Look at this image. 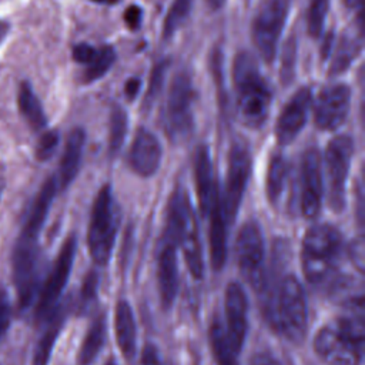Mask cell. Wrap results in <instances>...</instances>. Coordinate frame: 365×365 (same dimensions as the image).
I'll list each match as a JSON object with an SVG mask.
<instances>
[{
    "label": "cell",
    "mask_w": 365,
    "mask_h": 365,
    "mask_svg": "<svg viewBox=\"0 0 365 365\" xmlns=\"http://www.w3.org/2000/svg\"><path fill=\"white\" fill-rule=\"evenodd\" d=\"M342 248L339 231L331 224L312 225L302 241L301 264L305 278L318 284L335 268Z\"/></svg>",
    "instance_id": "obj_4"
},
{
    "label": "cell",
    "mask_w": 365,
    "mask_h": 365,
    "mask_svg": "<svg viewBox=\"0 0 365 365\" xmlns=\"http://www.w3.org/2000/svg\"><path fill=\"white\" fill-rule=\"evenodd\" d=\"M107 365H115V364H113V362H108V364H107Z\"/></svg>",
    "instance_id": "obj_47"
},
{
    "label": "cell",
    "mask_w": 365,
    "mask_h": 365,
    "mask_svg": "<svg viewBox=\"0 0 365 365\" xmlns=\"http://www.w3.org/2000/svg\"><path fill=\"white\" fill-rule=\"evenodd\" d=\"M194 101L192 78L188 71L181 70L171 80L164 108V128L171 141L180 143L191 135L194 128Z\"/></svg>",
    "instance_id": "obj_6"
},
{
    "label": "cell",
    "mask_w": 365,
    "mask_h": 365,
    "mask_svg": "<svg viewBox=\"0 0 365 365\" xmlns=\"http://www.w3.org/2000/svg\"><path fill=\"white\" fill-rule=\"evenodd\" d=\"M324 195V173H322V155L311 147L305 150L301 161V195L299 205L305 218H314L318 215L322 205Z\"/></svg>",
    "instance_id": "obj_13"
},
{
    "label": "cell",
    "mask_w": 365,
    "mask_h": 365,
    "mask_svg": "<svg viewBox=\"0 0 365 365\" xmlns=\"http://www.w3.org/2000/svg\"><path fill=\"white\" fill-rule=\"evenodd\" d=\"M97 3H104V4H113V3H117L118 0H94Z\"/></svg>",
    "instance_id": "obj_46"
},
{
    "label": "cell",
    "mask_w": 365,
    "mask_h": 365,
    "mask_svg": "<svg viewBox=\"0 0 365 365\" xmlns=\"http://www.w3.org/2000/svg\"><path fill=\"white\" fill-rule=\"evenodd\" d=\"M248 365H281L272 355L265 354V352H259L257 355H254L250 359Z\"/></svg>",
    "instance_id": "obj_41"
},
{
    "label": "cell",
    "mask_w": 365,
    "mask_h": 365,
    "mask_svg": "<svg viewBox=\"0 0 365 365\" xmlns=\"http://www.w3.org/2000/svg\"><path fill=\"white\" fill-rule=\"evenodd\" d=\"M354 150V140L346 134H338L328 141L322 157V173L327 182L328 202L336 212L345 208L346 182Z\"/></svg>",
    "instance_id": "obj_7"
},
{
    "label": "cell",
    "mask_w": 365,
    "mask_h": 365,
    "mask_svg": "<svg viewBox=\"0 0 365 365\" xmlns=\"http://www.w3.org/2000/svg\"><path fill=\"white\" fill-rule=\"evenodd\" d=\"M267 317L272 328L292 342L305 336L308 325V308L305 292L294 275H285L267 302Z\"/></svg>",
    "instance_id": "obj_3"
},
{
    "label": "cell",
    "mask_w": 365,
    "mask_h": 365,
    "mask_svg": "<svg viewBox=\"0 0 365 365\" xmlns=\"http://www.w3.org/2000/svg\"><path fill=\"white\" fill-rule=\"evenodd\" d=\"M351 88L345 83H336L325 87L312 103L315 125L322 131L339 128L349 113Z\"/></svg>",
    "instance_id": "obj_11"
},
{
    "label": "cell",
    "mask_w": 365,
    "mask_h": 365,
    "mask_svg": "<svg viewBox=\"0 0 365 365\" xmlns=\"http://www.w3.org/2000/svg\"><path fill=\"white\" fill-rule=\"evenodd\" d=\"M57 191H58V184L56 177H50L43 182L30 207V211L21 228V232L16 241L17 244L38 247V235L47 220V215L50 212V208L53 205Z\"/></svg>",
    "instance_id": "obj_15"
},
{
    "label": "cell",
    "mask_w": 365,
    "mask_h": 365,
    "mask_svg": "<svg viewBox=\"0 0 365 365\" xmlns=\"http://www.w3.org/2000/svg\"><path fill=\"white\" fill-rule=\"evenodd\" d=\"M140 86H141L140 78H137V77L128 78V80L125 81V84H124V93H125V96H127L130 100H133V98L137 96L138 90H140Z\"/></svg>",
    "instance_id": "obj_42"
},
{
    "label": "cell",
    "mask_w": 365,
    "mask_h": 365,
    "mask_svg": "<svg viewBox=\"0 0 365 365\" xmlns=\"http://www.w3.org/2000/svg\"><path fill=\"white\" fill-rule=\"evenodd\" d=\"M10 318H11V309H10L7 292L3 288H0V339L9 329Z\"/></svg>",
    "instance_id": "obj_36"
},
{
    "label": "cell",
    "mask_w": 365,
    "mask_h": 365,
    "mask_svg": "<svg viewBox=\"0 0 365 365\" xmlns=\"http://www.w3.org/2000/svg\"><path fill=\"white\" fill-rule=\"evenodd\" d=\"M180 245L184 251L187 267L191 275L197 279L202 277L204 264H202V252H201V242H200V232L195 220V212L192 208L191 201L185 207L181 231H180Z\"/></svg>",
    "instance_id": "obj_20"
},
{
    "label": "cell",
    "mask_w": 365,
    "mask_h": 365,
    "mask_svg": "<svg viewBox=\"0 0 365 365\" xmlns=\"http://www.w3.org/2000/svg\"><path fill=\"white\" fill-rule=\"evenodd\" d=\"M141 20H143V10L140 6L131 4L130 7H127V10L124 11V21L131 30H137L141 24Z\"/></svg>",
    "instance_id": "obj_38"
},
{
    "label": "cell",
    "mask_w": 365,
    "mask_h": 365,
    "mask_svg": "<svg viewBox=\"0 0 365 365\" xmlns=\"http://www.w3.org/2000/svg\"><path fill=\"white\" fill-rule=\"evenodd\" d=\"M168 60L163 58L160 61L155 63V66L151 70L150 74V80H148V87L145 91V97H144V107H151V104L157 100L163 86H164V80H165V74L168 70Z\"/></svg>",
    "instance_id": "obj_34"
},
{
    "label": "cell",
    "mask_w": 365,
    "mask_h": 365,
    "mask_svg": "<svg viewBox=\"0 0 365 365\" xmlns=\"http://www.w3.org/2000/svg\"><path fill=\"white\" fill-rule=\"evenodd\" d=\"M210 218V254L211 264L214 269L222 268L227 255V227L228 220L225 215L224 204H222V192L221 188L217 191L210 211L207 214Z\"/></svg>",
    "instance_id": "obj_19"
},
{
    "label": "cell",
    "mask_w": 365,
    "mask_h": 365,
    "mask_svg": "<svg viewBox=\"0 0 365 365\" xmlns=\"http://www.w3.org/2000/svg\"><path fill=\"white\" fill-rule=\"evenodd\" d=\"M361 51V44L354 36H344L341 37L336 48L334 58L331 61L329 67V74L336 76L342 71H345L351 63L355 60L358 53Z\"/></svg>",
    "instance_id": "obj_29"
},
{
    "label": "cell",
    "mask_w": 365,
    "mask_h": 365,
    "mask_svg": "<svg viewBox=\"0 0 365 365\" xmlns=\"http://www.w3.org/2000/svg\"><path fill=\"white\" fill-rule=\"evenodd\" d=\"M329 11V0H308L307 9V31L311 37H321L327 16Z\"/></svg>",
    "instance_id": "obj_32"
},
{
    "label": "cell",
    "mask_w": 365,
    "mask_h": 365,
    "mask_svg": "<svg viewBox=\"0 0 365 365\" xmlns=\"http://www.w3.org/2000/svg\"><path fill=\"white\" fill-rule=\"evenodd\" d=\"M312 108V91L309 87L298 88L284 106L275 124V138L279 145L291 144L307 124Z\"/></svg>",
    "instance_id": "obj_14"
},
{
    "label": "cell",
    "mask_w": 365,
    "mask_h": 365,
    "mask_svg": "<svg viewBox=\"0 0 365 365\" xmlns=\"http://www.w3.org/2000/svg\"><path fill=\"white\" fill-rule=\"evenodd\" d=\"M289 9L291 0H262L255 13L252 40L259 57L265 63H271L277 56Z\"/></svg>",
    "instance_id": "obj_8"
},
{
    "label": "cell",
    "mask_w": 365,
    "mask_h": 365,
    "mask_svg": "<svg viewBox=\"0 0 365 365\" xmlns=\"http://www.w3.org/2000/svg\"><path fill=\"white\" fill-rule=\"evenodd\" d=\"M58 145V134L57 131L54 130H50V131H44L38 140V144H37V148H36V154H37V158L41 160V161H46L48 160Z\"/></svg>",
    "instance_id": "obj_35"
},
{
    "label": "cell",
    "mask_w": 365,
    "mask_h": 365,
    "mask_svg": "<svg viewBox=\"0 0 365 365\" xmlns=\"http://www.w3.org/2000/svg\"><path fill=\"white\" fill-rule=\"evenodd\" d=\"M7 33H9V24H7L6 21L0 20V44H1V43H3V40L6 38Z\"/></svg>",
    "instance_id": "obj_43"
},
{
    "label": "cell",
    "mask_w": 365,
    "mask_h": 365,
    "mask_svg": "<svg viewBox=\"0 0 365 365\" xmlns=\"http://www.w3.org/2000/svg\"><path fill=\"white\" fill-rule=\"evenodd\" d=\"M364 304L349 305L351 312L321 328L314 339L317 355L328 365H359L364 352Z\"/></svg>",
    "instance_id": "obj_2"
},
{
    "label": "cell",
    "mask_w": 365,
    "mask_h": 365,
    "mask_svg": "<svg viewBox=\"0 0 365 365\" xmlns=\"http://www.w3.org/2000/svg\"><path fill=\"white\" fill-rule=\"evenodd\" d=\"M235 254L242 275L258 287L264 279V237L255 221L250 220L242 224L235 242Z\"/></svg>",
    "instance_id": "obj_10"
},
{
    "label": "cell",
    "mask_w": 365,
    "mask_h": 365,
    "mask_svg": "<svg viewBox=\"0 0 365 365\" xmlns=\"http://www.w3.org/2000/svg\"><path fill=\"white\" fill-rule=\"evenodd\" d=\"M232 84L240 121L248 128L262 127L269 115L272 94L258 63L248 51H240L234 58Z\"/></svg>",
    "instance_id": "obj_1"
},
{
    "label": "cell",
    "mask_w": 365,
    "mask_h": 365,
    "mask_svg": "<svg viewBox=\"0 0 365 365\" xmlns=\"http://www.w3.org/2000/svg\"><path fill=\"white\" fill-rule=\"evenodd\" d=\"M210 341L217 365H238V351L231 345L224 325L218 318H214L210 327Z\"/></svg>",
    "instance_id": "obj_26"
},
{
    "label": "cell",
    "mask_w": 365,
    "mask_h": 365,
    "mask_svg": "<svg viewBox=\"0 0 365 365\" xmlns=\"http://www.w3.org/2000/svg\"><path fill=\"white\" fill-rule=\"evenodd\" d=\"M247 295L244 288L237 284H228L225 289V334L235 348L241 351L247 334Z\"/></svg>",
    "instance_id": "obj_17"
},
{
    "label": "cell",
    "mask_w": 365,
    "mask_h": 365,
    "mask_svg": "<svg viewBox=\"0 0 365 365\" xmlns=\"http://www.w3.org/2000/svg\"><path fill=\"white\" fill-rule=\"evenodd\" d=\"M345 3H346V6H348L349 9L355 10V9H359V7H361L362 0H345Z\"/></svg>",
    "instance_id": "obj_45"
},
{
    "label": "cell",
    "mask_w": 365,
    "mask_h": 365,
    "mask_svg": "<svg viewBox=\"0 0 365 365\" xmlns=\"http://www.w3.org/2000/svg\"><path fill=\"white\" fill-rule=\"evenodd\" d=\"M96 51H97V48L90 46L88 43H80L73 48V58L77 63H81V64L87 66L94 58Z\"/></svg>",
    "instance_id": "obj_37"
},
{
    "label": "cell",
    "mask_w": 365,
    "mask_h": 365,
    "mask_svg": "<svg viewBox=\"0 0 365 365\" xmlns=\"http://www.w3.org/2000/svg\"><path fill=\"white\" fill-rule=\"evenodd\" d=\"M161 158L163 148L157 135L153 131L140 127L134 134L128 153L131 170L140 177H151L160 168Z\"/></svg>",
    "instance_id": "obj_16"
},
{
    "label": "cell",
    "mask_w": 365,
    "mask_h": 365,
    "mask_svg": "<svg viewBox=\"0 0 365 365\" xmlns=\"http://www.w3.org/2000/svg\"><path fill=\"white\" fill-rule=\"evenodd\" d=\"M104 336H106V324L104 318L100 315L97 317L93 324L90 325L83 345L78 352V365H90L96 356L98 355L103 344H104Z\"/></svg>",
    "instance_id": "obj_27"
},
{
    "label": "cell",
    "mask_w": 365,
    "mask_h": 365,
    "mask_svg": "<svg viewBox=\"0 0 365 365\" xmlns=\"http://www.w3.org/2000/svg\"><path fill=\"white\" fill-rule=\"evenodd\" d=\"M289 177V164L287 158L275 153L271 155L267 167V177H265V192L267 198L272 205H277L281 201L284 194L285 185Z\"/></svg>",
    "instance_id": "obj_23"
},
{
    "label": "cell",
    "mask_w": 365,
    "mask_h": 365,
    "mask_svg": "<svg viewBox=\"0 0 365 365\" xmlns=\"http://www.w3.org/2000/svg\"><path fill=\"white\" fill-rule=\"evenodd\" d=\"M194 180L198 205L205 217L210 211L212 200L220 190V182L215 180L211 153L207 144H200L194 154Z\"/></svg>",
    "instance_id": "obj_18"
},
{
    "label": "cell",
    "mask_w": 365,
    "mask_h": 365,
    "mask_svg": "<svg viewBox=\"0 0 365 365\" xmlns=\"http://www.w3.org/2000/svg\"><path fill=\"white\" fill-rule=\"evenodd\" d=\"M120 222V210L110 185H103L93 202L87 242L93 259L106 265L110 259Z\"/></svg>",
    "instance_id": "obj_5"
},
{
    "label": "cell",
    "mask_w": 365,
    "mask_h": 365,
    "mask_svg": "<svg viewBox=\"0 0 365 365\" xmlns=\"http://www.w3.org/2000/svg\"><path fill=\"white\" fill-rule=\"evenodd\" d=\"M66 319V311L63 308H58L53 312L43 335L40 336L36 349H34V355H33V365H47L54 342L63 328Z\"/></svg>",
    "instance_id": "obj_25"
},
{
    "label": "cell",
    "mask_w": 365,
    "mask_h": 365,
    "mask_svg": "<svg viewBox=\"0 0 365 365\" xmlns=\"http://www.w3.org/2000/svg\"><path fill=\"white\" fill-rule=\"evenodd\" d=\"M115 336L118 348L127 359H131L135 354V321L133 311L125 301H120L115 308Z\"/></svg>",
    "instance_id": "obj_22"
},
{
    "label": "cell",
    "mask_w": 365,
    "mask_h": 365,
    "mask_svg": "<svg viewBox=\"0 0 365 365\" xmlns=\"http://www.w3.org/2000/svg\"><path fill=\"white\" fill-rule=\"evenodd\" d=\"M97 284H98V278L96 275V272H90L84 281L83 285V291H81V299L83 302H90L94 297H96V289H97Z\"/></svg>",
    "instance_id": "obj_39"
},
{
    "label": "cell",
    "mask_w": 365,
    "mask_h": 365,
    "mask_svg": "<svg viewBox=\"0 0 365 365\" xmlns=\"http://www.w3.org/2000/svg\"><path fill=\"white\" fill-rule=\"evenodd\" d=\"M74 255H76V238L71 235L61 245L60 252L54 261V265L40 291L38 302H37V308H36L37 318H41V317L50 314V311L56 305L57 299L60 298V295L68 281V277H70V272L73 268V262H74Z\"/></svg>",
    "instance_id": "obj_12"
},
{
    "label": "cell",
    "mask_w": 365,
    "mask_h": 365,
    "mask_svg": "<svg viewBox=\"0 0 365 365\" xmlns=\"http://www.w3.org/2000/svg\"><path fill=\"white\" fill-rule=\"evenodd\" d=\"M115 61V51L111 46H103L97 48L94 58L86 66L84 81L93 83L107 74Z\"/></svg>",
    "instance_id": "obj_31"
},
{
    "label": "cell",
    "mask_w": 365,
    "mask_h": 365,
    "mask_svg": "<svg viewBox=\"0 0 365 365\" xmlns=\"http://www.w3.org/2000/svg\"><path fill=\"white\" fill-rule=\"evenodd\" d=\"M128 130V117L121 106H114L108 118V154L115 157L123 148Z\"/></svg>",
    "instance_id": "obj_28"
},
{
    "label": "cell",
    "mask_w": 365,
    "mask_h": 365,
    "mask_svg": "<svg viewBox=\"0 0 365 365\" xmlns=\"http://www.w3.org/2000/svg\"><path fill=\"white\" fill-rule=\"evenodd\" d=\"M297 58H298V43L295 37H289L284 44V48L281 53L279 78L282 84L292 83L297 71Z\"/></svg>",
    "instance_id": "obj_33"
},
{
    "label": "cell",
    "mask_w": 365,
    "mask_h": 365,
    "mask_svg": "<svg viewBox=\"0 0 365 365\" xmlns=\"http://www.w3.org/2000/svg\"><path fill=\"white\" fill-rule=\"evenodd\" d=\"M225 1L227 0H207L210 9H212V10H220L225 4Z\"/></svg>",
    "instance_id": "obj_44"
},
{
    "label": "cell",
    "mask_w": 365,
    "mask_h": 365,
    "mask_svg": "<svg viewBox=\"0 0 365 365\" xmlns=\"http://www.w3.org/2000/svg\"><path fill=\"white\" fill-rule=\"evenodd\" d=\"M194 0H173L163 24V37H173L188 19Z\"/></svg>",
    "instance_id": "obj_30"
},
{
    "label": "cell",
    "mask_w": 365,
    "mask_h": 365,
    "mask_svg": "<svg viewBox=\"0 0 365 365\" xmlns=\"http://www.w3.org/2000/svg\"><path fill=\"white\" fill-rule=\"evenodd\" d=\"M86 144V134L83 128H73L66 140L63 155L60 160L58 174H57V184L58 188L64 190L67 188L77 177L81 160H83V151Z\"/></svg>",
    "instance_id": "obj_21"
},
{
    "label": "cell",
    "mask_w": 365,
    "mask_h": 365,
    "mask_svg": "<svg viewBox=\"0 0 365 365\" xmlns=\"http://www.w3.org/2000/svg\"><path fill=\"white\" fill-rule=\"evenodd\" d=\"M252 170V157L250 147L237 140L231 144L227 160V175L222 192V204L228 222L231 224L238 212L242 202L250 175Z\"/></svg>",
    "instance_id": "obj_9"
},
{
    "label": "cell",
    "mask_w": 365,
    "mask_h": 365,
    "mask_svg": "<svg viewBox=\"0 0 365 365\" xmlns=\"http://www.w3.org/2000/svg\"><path fill=\"white\" fill-rule=\"evenodd\" d=\"M141 364H143V365H161L158 351H157V348H155L154 345L147 344V345L144 346L143 356H141Z\"/></svg>",
    "instance_id": "obj_40"
},
{
    "label": "cell",
    "mask_w": 365,
    "mask_h": 365,
    "mask_svg": "<svg viewBox=\"0 0 365 365\" xmlns=\"http://www.w3.org/2000/svg\"><path fill=\"white\" fill-rule=\"evenodd\" d=\"M17 104L21 115L33 130L43 131L47 125V117L43 106L29 83H21L17 93Z\"/></svg>",
    "instance_id": "obj_24"
}]
</instances>
